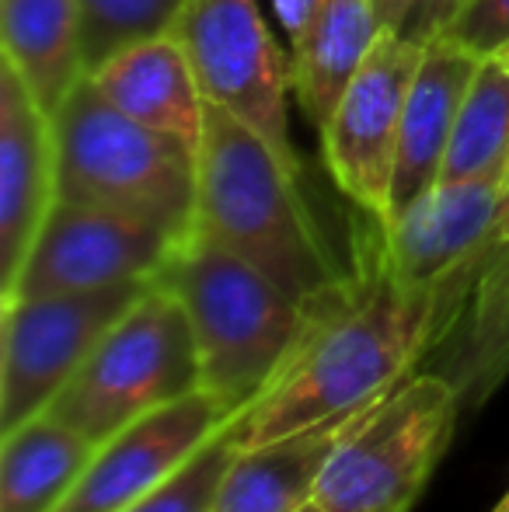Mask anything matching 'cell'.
I'll use <instances>...</instances> for the list:
<instances>
[{
	"instance_id": "cell-1",
	"label": "cell",
	"mask_w": 509,
	"mask_h": 512,
	"mask_svg": "<svg viewBox=\"0 0 509 512\" xmlns=\"http://www.w3.org/2000/svg\"><path fill=\"white\" fill-rule=\"evenodd\" d=\"M283 377L234 418V446L279 443L363 411L422 366L443 321V290H412L387 272L370 216L353 230V276L321 297Z\"/></svg>"
},
{
	"instance_id": "cell-2",
	"label": "cell",
	"mask_w": 509,
	"mask_h": 512,
	"mask_svg": "<svg viewBox=\"0 0 509 512\" xmlns=\"http://www.w3.org/2000/svg\"><path fill=\"white\" fill-rule=\"evenodd\" d=\"M196 234L252 262L300 304H318L353 276V258H335L311 213L300 168L210 102L196 150Z\"/></svg>"
},
{
	"instance_id": "cell-3",
	"label": "cell",
	"mask_w": 509,
	"mask_h": 512,
	"mask_svg": "<svg viewBox=\"0 0 509 512\" xmlns=\"http://www.w3.org/2000/svg\"><path fill=\"white\" fill-rule=\"evenodd\" d=\"M192 321L203 391L241 415L283 377L304 345L314 307L293 300L262 269L192 230L157 276Z\"/></svg>"
},
{
	"instance_id": "cell-4",
	"label": "cell",
	"mask_w": 509,
	"mask_h": 512,
	"mask_svg": "<svg viewBox=\"0 0 509 512\" xmlns=\"http://www.w3.org/2000/svg\"><path fill=\"white\" fill-rule=\"evenodd\" d=\"M56 199L116 209L189 237L196 230V150L147 129L84 77L53 115Z\"/></svg>"
},
{
	"instance_id": "cell-5",
	"label": "cell",
	"mask_w": 509,
	"mask_h": 512,
	"mask_svg": "<svg viewBox=\"0 0 509 512\" xmlns=\"http://www.w3.org/2000/svg\"><path fill=\"white\" fill-rule=\"evenodd\" d=\"M203 384L192 321L182 300L154 283L95 345L46 411L102 450L126 425Z\"/></svg>"
},
{
	"instance_id": "cell-6",
	"label": "cell",
	"mask_w": 509,
	"mask_h": 512,
	"mask_svg": "<svg viewBox=\"0 0 509 512\" xmlns=\"http://www.w3.org/2000/svg\"><path fill=\"white\" fill-rule=\"evenodd\" d=\"M461 418L454 384L415 370L339 439L311 502L321 512H412Z\"/></svg>"
},
{
	"instance_id": "cell-7",
	"label": "cell",
	"mask_w": 509,
	"mask_h": 512,
	"mask_svg": "<svg viewBox=\"0 0 509 512\" xmlns=\"http://www.w3.org/2000/svg\"><path fill=\"white\" fill-rule=\"evenodd\" d=\"M154 283L157 279H133L105 290L25 297L0 307V436L53 405L95 345Z\"/></svg>"
},
{
	"instance_id": "cell-8",
	"label": "cell",
	"mask_w": 509,
	"mask_h": 512,
	"mask_svg": "<svg viewBox=\"0 0 509 512\" xmlns=\"http://www.w3.org/2000/svg\"><path fill=\"white\" fill-rule=\"evenodd\" d=\"M175 35L206 102L241 119L283 161L300 168L286 119L290 60L279 53L258 0H189Z\"/></svg>"
},
{
	"instance_id": "cell-9",
	"label": "cell",
	"mask_w": 509,
	"mask_h": 512,
	"mask_svg": "<svg viewBox=\"0 0 509 512\" xmlns=\"http://www.w3.org/2000/svg\"><path fill=\"white\" fill-rule=\"evenodd\" d=\"M419 42L401 32H381L367 60L346 84L335 112L318 129L328 175L363 216L387 223L394 213V164H398L401 112L408 84L422 60Z\"/></svg>"
},
{
	"instance_id": "cell-10",
	"label": "cell",
	"mask_w": 509,
	"mask_h": 512,
	"mask_svg": "<svg viewBox=\"0 0 509 512\" xmlns=\"http://www.w3.org/2000/svg\"><path fill=\"white\" fill-rule=\"evenodd\" d=\"M182 241V234L161 223L56 199L21 265L11 297L0 300V307L25 297H60L133 279H157Z\"/></svg>"
},
{
	"instance_id": "cell-11",
	"label": "cell",
	"mask_w": 509,
	"mask_h": 512,
	"mask_svg": "<svg viewBox=\"0 0 509 512\" xmlns=\"http://www.w3.org/2000/svg\"><path fill=\"white\" fill-rule=\"evenodd\" d=\"M419 370L440 373L475 415L509 380V237L478 251L443 286V321Z\"/></svg>"
},
{
	"instance_id": "cell-12",
	"label": "cell",
	"mask_w": 509,
	"mask_h": 512,
	"mask_svg": "<svg viewBox=\"0 0 509 512\" xmlns=\"http://www.w3.org/2000/svg\"><path fill=\"white\" fill-rule=\"evenodd\" d=\"M234 418L238 415L203 387L150 411L95 453L84 478L56 512H123L182 471Z\"/></svg>"
},
{
	"instance_id": "cell-13",
	"label": "cell",
	"mask_w": 509,
	"mask_h": 512,
	"mask_svg": "<svg viewBox=\"0 0 509 512\" xmlns=\"http://www.w3.org/2000/svg\"><path fill=\"white\" fill-rule=\"evenodd\" d=\"M503 182H436L381 230L384 265L401 286L443 290L496 234Z\"/></svg>"
},
{
	"instance_id": "cell-14",
	"label": "cell",
	"mask_w": 509,
	"mask_h": 512,
	"mask_svg": "<svg viewBox=\"0 0 509 512\" xmlns=\"http://www.w3.org/2000/svg\"><path fill=\"white\" fill-rule=\"evenodd\" d=\"M53 203V119L18 70L0 60V300L11 297Z\"/></svg>"
},
{
	"instance_id": "cell-15",
	"label": "cell",
	"mask_w": 509,
	"mask_h": 512,
	"mask_svg": "<svg viewBox=\"0 0 509 512\" xmlns=\"http://www.w3.org/2000/svg\"><path fill=\"white\" fill-rule=\"evenodd\" d=\"M478 67H482V56L457 46L447 35L426 42L419 70L408 84L405 112H401L398 164H394L391 189L394 213L440 182L443 157H447L457 115H461Z\"/></svg>"
},
{
	"instance_id": "cell-16",
	"label": "cell",
	"mask_w": 509,
	"mask_h": 512,
	"mask_svg": "<svg viewBox=\"0 0 509 512\" xmlns=\"http://www.w3.org/2000/svg\"><path fill=\"white\" fill-rule=\"evenodd\" d=\"M88 77L129 119L199 150L206 129V98L175 32L112 56Z\"/></svg>"
},
{
	"instance_id": "cell-17",
	"label": "cell",
	"mask_w": 509,
	"mask_h": 512,
	"mask_svg": "<svg viewBox=\"0 0 509 512\" xmlns=\"http://www.w3.org/2000/svg\"><path fill=\"white\" fill-rule=\"evenodd\" d=\"M363 411L286 436L279 443L238 450L220 481L210 512H297L307 506L325 460L332 457L339 439L353 429Z\"/></svg>"
},
{
	"instance_id": "cell-18",
	"label": "cell",
	"mask_w": 509,
	"mask_h": 512,
	"mask_svg": "<svg viewBox=\"0 0 509 512\" xmlns=\"http://www.w3.org/2000/svg\"><path fill=\"white\" fill-rule=\"evenodd\" d=\"M0 53L53 119L88 77L77 0H0Z\"/></svg>"
},
{
	"instance_id": "cell-19",
	"label": "cell",
	"mask_w": 509,
	"mask_h": 512,
	"mask_svg": "<svg viewBox=\"0 0 509 512\" xmlns=\"http://www.w3.org/2000/svg\"><path fill=\"white\" fill-rule=\"evenodd\" d=\"M98 446L56 415L28 418L0 436V512H56L95 460Z\"/></svg>"
},
{
	"instance_id": "cell-20",
	"label": "cell",
	"mask_w": 509,
	"mask_h": 512,
	"mask_svg": "<svg viewBox=\"0 0 509 512\" xmlns=\"http://www.w3.org/2000/svg\"><path fill=\"white\" fill-rule=\"evenodd\" d=\"M377 25L374 0H321L318 18L304 46L290 53V74L297 102L314 126H325L346 84L374 49Z\"/></svg>"
},
{
	"instance_id": "cell-21",
	"label": "cell",
	"mask_w": 509,
	"mask_h": 512,
	"mask_svg": "<svg viewBox=\"0 0 509 512\" xmlns=\"http://www.w3.org/2000/svg\"><path fill=\"white\" fill-rule=\"evenodd\" d=\"M509 175V67L489 56L457 115L440 182H503Z\"/></svg>"
},
{
	"instance_id": "cell-22",
	"label": "cell",
	"mask_w": 509,
	"mask_h": 512,
	"mask_svg": "<svg viewBox=\"0 0 509 512\" xmlns=\"http://www.w3.org/2000/svg\"><path fill=\"white\" fill-rule=\"evenodd\" d=\"M189 0H77L81 11L84 70L98 67L140 42L161 39L178 28Z\"/></svg>"
},
{
	"instance_id": "cell-23",
	"label": "cell",
	"mask_w": 509,
	"mask_h": 512,
	"mask_svg": "<svg viewBox=\"0 0 509 512\" xmlns=\"http://www.w3.org/2000/svg\"><path fill=\"white\" fill-rule=\"evenodd\" d=\"M231 425H224L182 471L171 474L164 485H157L154 492L136 499L133 506H126L123 512H210L227 467L238 457Z\"/></svg>"
},
{
	"instance_id": "cell-24",
	"label": "cell",
	"mask_w": 509,
	"mask_h": 512,
	"mask_svg": "<svg viewBox=\"0 0 509 512\" xmlns=\"http://www.w3.org/2000/svg\"><path fill=\"white\" fill-rule=\"evenodd\" d=\"M443 35L489 60L509 42V0H468Z\"/></svg>"
},
{
	"instance_id": "cell-25",
	"label": "cell",
	"mask_w": 509,
	"mask_h": 512,
	"mask_svg": "<svg viewBox=\"0 0 509 512\" xmlns=\"http://www.w3.org/2000/svg\"><path fill=\"white\" fill-rule=\"evenodd\" d=\"M464 4H468V0H415L405 25H401L398 32L405 35V39L426 46V42L440 39V35L447 32L450 21L457 18V11H461Z\"/></svg>"
},
{
	"instance_id": "cell-26",
	"label": "cell",
	"mask_w": 509,
	"mask_h": 512,
	"mask_svg": "<svg viewBox=\"0 0 509 512\" xmlns=\"http://www.w3.org/2000/svg\"><path fill=\"white\" fill-rule=\"evenodd\" d=\"M318 4L321 0H272L279 21H283L286 39H290V53L304 46L307 32H311L314 18H318Z\"/></svg>"
},
{
	"instance_id": "cell-27",
	"label": "cell",
	"mask_w": 509,
	"mask_h": 512,
	"mask_svg": "<svg viewBox=\"0 0 509 512\" xmlns=\"http://www.w3.org/2000/svg\"><path fill=\"white\" fill-rule=\"evenodd\" d=\"M415 0H374V14H377V25L381 32H398L405 25L408 11H412Z\"/></svg>"
},
{
	"instance_id": "cell-28",
	"label": "cell",
	"mask_w": 509,
	"mask_h": 512,
	"mask_svg": "<svg viewBox=\"0 0 509 512\" xmlns=\"http://www.w3.org/2000/svg\"><path fill=\"white\" fill-rule=\"evenodd\" d=\"M509 237V175L503 178V206H499V220H496V234H492V241L489 244H496V241H506ZM485 244V248H489ZM482 248V251H485Z\"/></svg>"
},
{
	"instance_id": "cell-29",
	"label": "cell",
	"mask_w": 509,
	"mask_h": 512,
	"mask_svg": "<svg viewBox=\"0 0 509 512\" xmlns=\"http://www.w3.org/2000/svg\"><path fill=\"white\" fill-rule=\"evenodd\" d=\"M489 512H509V488H506L503 495H499V502H496V506H492Z\"/></svg>"
},
{
	"instance_id": "cell-30",
	"label": "cell",
	"mask_w": 509,
	"mask_h": 512,
	"mask_svg": "<svg viewBox=\"0 0 509 512\" xmlns=\"http://www.w3.org/2000/svg\"><path fill=\"white\" fill-rule=\"evenodd\" d=\"M496 56H499V60H503V63H506V67H509V42H506V46H503V49H499V53H496Z\"/></svg>"
},
{
	"instance_id": "cell-31",
	"label": "cell",
	"mask_w": 509,
	"mask_h": 512,
	"mask_svg": "<svg viewBox=\"0 0 509 512\" xmlns=\"http://www.w3.org/2000/svg\"><path fill=\"white\" fill-rule=\"evenodd\" d=\"M297 512H321V509H318V506H314V502H307V506H300Z\"/></svg>"
}]
</instances>
